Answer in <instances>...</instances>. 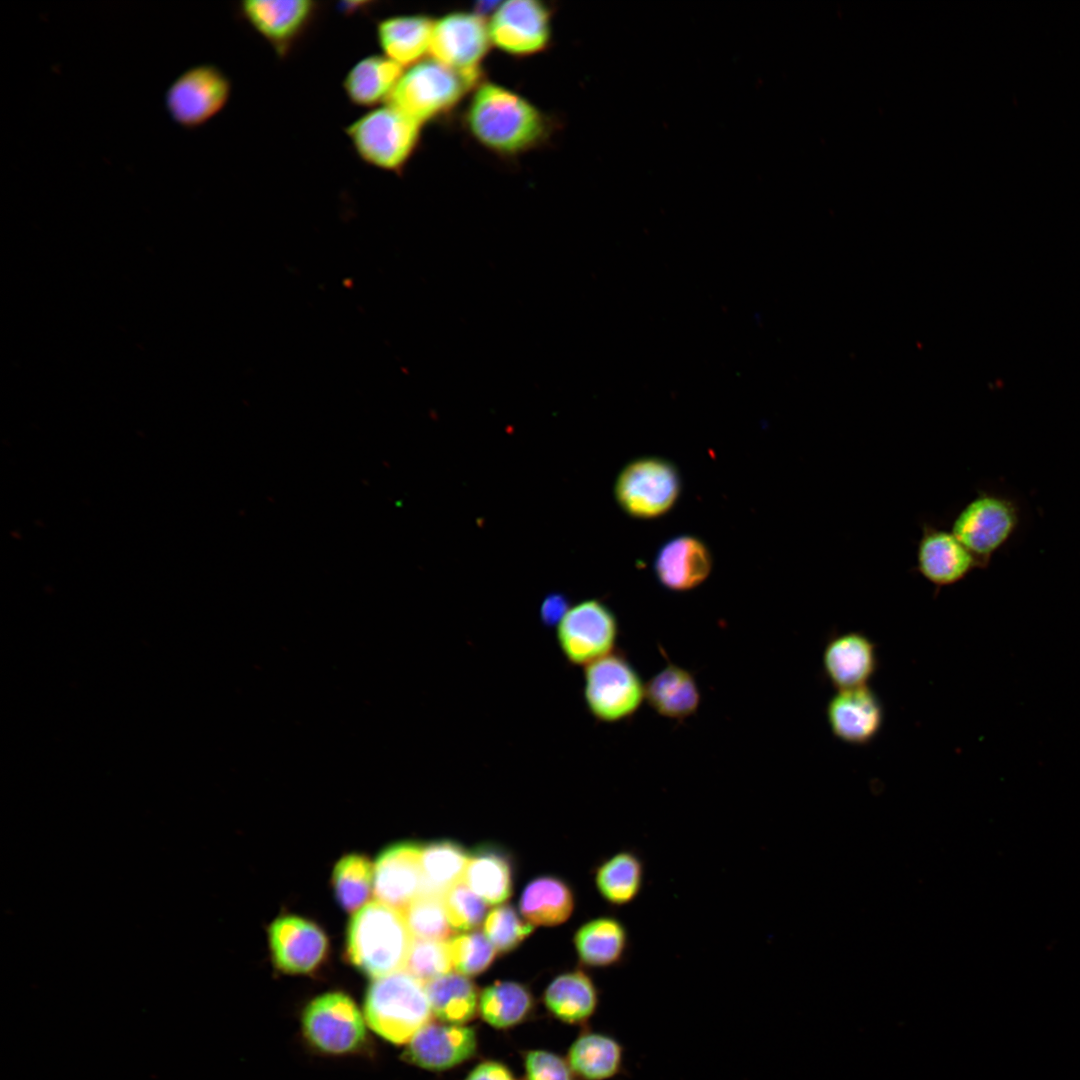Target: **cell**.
<instances>
[{
  "instance_id": "ac0fdd59",
  "label": "cell",
  "mask_w": 1080,
  "mask_h": 1080,
  "mask_svg": "<svg viewBox=\"0 0 1080 1080\" xmlns=\"http://www.w3.org/2000/svg\"><path fill=\"white\" fill-rule=\"evenodd\" d=\"M878 666L877 645L864 632L836 634L824 646L823 673L836 690L868 685Z\"/></svg>"
},
{
  "instance_id": "d590c367",
  "label": "cell",
  "mask_w": 1080,
  "mask_h": 1080,
  "mask_svg": "<svg viewBox=\"0 0 1080 1080\" xmlns=\"http://www.w3.org/2000/svg\"><path fill=\"white\" fill-rule=\"evenodd\" d=\"M452 968L447 942L413 938L404 970L426 983L450 973Z\"/></svg>"
},
{
  "instance_id": "74e56055",
  "label": "cell",
  "mask_w": 1080,
  "mask_h": 1080,
  "mask_svg": "<svg viewBox=\"0 0 1080 1080\" xmlns=\"http://www.w3.org/2000/svg\"><path fill=\"white\" fill-rule=\"evenodd\" d=\"M532 931L533 925L508 904L494 908L484 922L485 935L499 953L514 950Z\"/></svg>"
},
{
  "instance_id": "5bb4252c",
  "label": "cell",
  "mask_w": 1080,
  "mask_h": 1080,
  "mask_svg": "<svg viewBox=\"0 0 1080 1080\" xmlns=\"http://www.w3.org/2000/svg\"><path fill=\"white\" fill-rule=\"evenodd\" d=\"M491 42L513 56L544 50L551 38V11L533 0L502 2L488 24Z\"/></svg>"
},
{
  "instance_id": "8992f818",
  "label": "cell",
  "mask_w": 1080,
  "mask_h": 1080,
  "mask_svg": "<svg viewBox=\"0 0 1080 1080\" xmlns=\"http://www.w3.org/2000/svg\"><path fill=\"white\" fill-rule=\"evenodd\" d=\"M583 699L597 721L617 723L637 712L645 684L627 657L613 651L584 667Z\"/></svg>"
},
{
  "instance_id": "6da1fadb",
  "label": "cell",
  "mask_w": 1080,
  "mask_h": 1080,
  "mask_svg": "<svg viewBox=\"0 0 1080 1080\" xmlns=\"http://www.w3.org/2000/svg\"><path fill=\"white\" fill-rule=\"evenodd\" d=\"M465 123L481 145L507 156L542 144L551 128L550 121L536 106L516 92L492 82L482 83L474 91Z\"/></svg>"
},
{
  "instance_id": "cb8c5ba5",
  "label": "cell",
  "mask_w": 1080,
  "mask_h": 1080,
  "mask_svg": "<svg viewBox=\"0 0 1080 1080\" xmlns=\"http://www.w3.org/2000/svg\"><path fill=\"white\" fill-rule=\"evenodd\" d=\"M645 698L659 715L683 720L695 714L701 694L692 673L669 662L645 684Z\"/></svg>"
},
{
  "instance_id": "8fae6325",
  "label": "cell",
  "mask_w": 1080,
  "mask_h": 1080,
  "mask_svg": "<svg viewBox=\"0 0 1080 1080\" xmlns=\"http://www.w3.org/2000/svg\"><path fill=\"white\" fill-rule=\"evenodd\" d=\"M302 1027L306 1039L318 1050L345 1054L365 1041L364 1019L354 1001L344 993L318 996L305 1008Z\"/></svg>"
},
{
  "instance_id": "5b68a950",
  "label": "cell",
  "mask_w": 1080,
  "mask_h": 1080,
  "mask_svg": "<svg viewBox=\"0 0 1080 1080\" xmlns=\"http://www.w3.org/2000/svg\"><path fill=\"white\" fill-rule=\"evenodd\" d=\"M479 80L434 59L422 60L403 72L387 104L423 124L450 111Z\"/></svg>"
},
{
  "instance_id": "4316f807",
  "label": "cell",
  "mask_w": 1080,
  "mask_h": 1080,
  "mask_svg": "<svg viewBox=\"0 0 1080 1080\" xmlns=\"http://www.w3.org/2000/svg\"><path fill=\"white\" fill-rule=\"evenodd\" d=\"M567 1061L578 1079L609 1080L623 1071L624 1047L609 1034L585 1031L571 1044Z\"/></svg>"
},
{
  "instance_id": "f35d334b",
  "label": "cell",
  "mask_w": 1080,
  "mask_h": 1080,
  "mask_svg": "<svg viewBox=\"0 0 1080 1080\" xmlns=\"http://www.w3.org/2000/svg\"><path fill=\"white\" fill-rule=\"evenodd\" d=\"M442 897L448 920L454 930L468 931L477 928L483 921L487 903L464 881L452 885Z\"/></svg>"
},
{
  "instance_id": "7a4b0ae2",
  "label": "cell",
  "mask_w": 1080,
  "mask_h": 1080,
  "mask_svg": "<svg viewBox=\"0 0 1080 1080\" xmlns=\"http://www.w3.org/2000/svg\"><path fill=\"white\" fill-rule=\"evenodd\" d=\"M412 941L403 912L376 900L352 917L347 955L356 968L375 979L404 969Z\"/></svg>"
},
{
  "instance_id": "4fadbf2b",
  "label": "cell",
  "mask_w": 1080,
  "mask_h": 1080,
  "mask_svg": "<svg viewBox=\"0 0 1080 1080\" xmlns=\"http://www.w3.org/2000/svg\"><path fill=\"white\" fill-rule=\"evenodd\" d=\"M491 43L483 17L457 11L435 20L429 53L456 71L481 77L480 64Z\"/></svg>"
},
{
  "instance_id": "52a82bcc",
  "label": "cell",
  "mask_w": 1080,
  "mask_h": 1080,
  "mask_svg": "<svg viewBox=\"0 0 1080 1080\" xmlns=\"http://www.w3.org/2000/svg\"><path fill=\"white\" fill-rule=\"evenodd\" d=\"M682 481L669 460L640 457L627 463L614 486L617 504L629 516L649 520L669 512L679 499Z\"/></svg>"
},
{
  "instance_id": "3957f363",
  "label": "cell",
  "mask_w": 1080,
  "mask_h": 1080,
  "mask_svg": "<svg viewBox=\"0 0 1080 1080\" xmlns=\"http://www.w3.org/2000/svg\"><path fill=\"white\" fill-rule=\"evenodd\" d=\"M364 1012L370 1028L394 1044L408 1043L432 1016L425 983L404 969L373 980Z\"/></svg>"
},
{
  "instance_id": "44dd1931",
  "label": "cell",
  "mask_w": 1080,
  "mask_h": 1080,
  "mask_svg": "<svg viewBox=\"0 0 1080 1080\" xmlns=\"http://www.w3.org/2000/svg\"><path fill=\"white\" fill-rule=\"evenodd\" d=\"M712 555L698 537L679 535L659 549L654 571L658 581L675 592L692 590L702 584L712 570Z\"/></svg>"
},
{
  "instance_id": "d4e9b609",
  "label": "cell",
  "mask_w": 1080,
  "mask_h": 1080,
  "mask_svg": "<svg viewBox=\"0 0 1080 1080\" xmlns=\"http://www.w3.org/2000/svg\"><path fill=\"white\" fill-rule=\"evenodd\" d=\"M574 944L583 964L608 968L624 961L630 946L624 923L612 916H601L583 924L575 933Z\"/></svg>"
},
{
  "instance_id": "f1b7e54d",
  "label": "cell",
  "mask_w": 1080,
  "mask_h": 1080,
  "mask_svg": "<svg viewBox=\"0 0 1080 1080\" xmlns=\"http://www.w3.org/2000/svg\"><path fill=\"white\" fill-rule=\"evenodd\" d=\"M512 864L499 848L480 846L469 855L464 882L487 904H501L512 893Z\"/></svg>"
},
{
  "instance_id": "30bf717a",
  "label": "cell",
  "mask_w": 1080,
  "mask_h": 1080,
  "mask_svg": "<svg viewBox=\"0 0 1080 1080\" xmlns=\"http://www.w3.org/2000/svg\"><path fill=\"white\" fill-rule=\"evenodd\" d=\"M619 634L614 612L598 599L570 606L555 625V638L565 660L585 667L612 653Z\"/></svg>"
},
{
  "instance_id": "2e32d148",
  "label": "cell",
  "mask_w": 1080,
  "mask_h": 1080,
  "mask_svg": "<svg viewBox=\"0 0 1080 1080\" xmlns=\"http://www.w3.org/2000/svg\"><path fill=\"white\" fill-rule=\"evenodd\" d=\"M477 1046L474 1028L430 1021L408 1042L403 1058L423 1069L442 1072L470 1060Z\"/></svg>"
},
{
  "instance_id": "7402d4cb",
  "label": "cell",
  "mask_w": 1080,
  "mask_h": 1080,
  "mask_svg": "<svg viewBox=\"0 0 1080 1080\" xmlns=\"http://www.w3.org/2000/svg\"><path fill=\"white\" fill-rule=\"evenodd\" d=\"M434 22L425 15L392 16L380 20L376 38L383 55L401 67L422 61L429 53Z\"/></svg>"
},
{
  "instance_id": "9c48e42d",
  "label": "cell",
  "mask_w": 1080,
  "mask_h": 1080,
  "mask_svg": "<svg viewBox=\"0 0 1080 1080\" xmlns=\"http://www.w3.org/2000/svg\"><path fill=\"white\" fill-rule=\"evenodd\" d=\"M232 84L227 74L214 64H197L181 72L164 95L166 111L178 126L197 129L217 116L227 105Z\"/></svg>"
},
{
  "instance_id": "836d02e7",
  "label": "cell",
  "mask_w": 1080,
  "mask_h": 1080,
  "mask_svg": "<svg viewBox=\"0 0 1080 1080\" xmlns=\"http://www.w3.org/2000/svg\"><path fill=\"white\" fill-rule=\"evenodd\" d=\"M373 878V868L367 858L358 854L343 857L333 873V886L339 904L348 912L362 908L369 898Z\"/></svg>"
},
{
  "instance_id": "ba28073f",
  "label": "cell",
  "mask_w": 1080,
  "mask_h": 1080,
  "mask_svg": "<svg viewBox=\"0 0 1080 1080\" xmlns=\"http://www.w3.org/2000/svg\"><path fill=\"white\" fill-rule=\"evenodd\" d=\"M1020 520L1016 503L1001 494L981 491L955 516L951 532L985 568L1011 538Z\"/></svg>"
},
{
  "instance_id": "60d3db41",
  "label": "cell",
  "mask_w": 1080,
  "mask_h": 1080,
  "mask_svg": "<svg viewBox=\"0 0 1080 1080\" xmlns=\"http://www.w3.org/2000/svg\"><path fill=\"white\" fill-rule=\"evenodd\" d=\"M464 1080H517L507 1065L496 1060L478 1063Z\"/></svg>"
},
{
  "instance_id": "8d00e7d4",
  "label": "cell",
  "mask_w": 1080,
  "mask_h": 1080,
  "mask_svg": "<svg viewBox=\"0 0 1080 1080\" xmlns=\"http://www.w3.org/2000/svg\"><path fill=\"white\" fill-rule=\"evenodd\" d=\"M453 968L461 975L476 976L489 968L496 949L481 932L463 934L448 942Z\"/></svg>"
},
{
  "instance_id": "603a6c76",
  "label": "cell",
  "mask_w": 1080,
  "mask_h": 1080,
  "mask_svg": "<svg viewBox=\"0 0 1080 1080\" xmlns=\"http://www.w3.org/2000/svg\"><path fill=\"white\" fill-rule=\"evenodd\" d=\"M403 74V67L384 55H369L356 62L343 79L349 102L363 108L387 103Z\"/></svg>"
},
{
  "instance_id": "f546056e",
  "label": "cell",
  "mask_w": 1080,
  "mask_h": 1080,
  "mask_svg": "<svg viewBox=\"0 0 1080 1080\" xmlns=\"http://www.w3.org/2000/svg\"><path fill=\"white\" fill-rule=\"evenodd\" d=\"M574 908L570 887L554 876L532 880L520 899V910L532 925L555 926L566 921Z\"/></svg>"
},
{
  "instance_id": "9a60e30c",
  "label": "cell",
  "mask_w": 1080,
  "mask_h": 1080,
  "mask_svg": "<svg viewBox=\"0 0 1080 1080\" xmlns=\"http://www.w3.org/2000/svg\"><path fill=\"white\" fill-rule=\"evenodd\" d=\"M832 735L852 746H865L879 735L885 718L879 696L868 685L836 690L825 708Z\"/></svg>"
},
{
  "instance_id": "e0dca14e",
  "label": "cell",
  "mask_w": 1080,
  "mask_h": 1080,
  "mask_svg": "<svg viewBox=\"0 0 1080 1080\" xmlns=\"http://www.w3.org/2000/svg\"><path fill=\"white\" fill-rule=\"evenodd\" d=\"M916 550V571L937 591L963 580L978 562L957 537L928 522L922 524Z\"/></svg>"
},
{
  "instance_id": "7c38bea8",
  "label": "cell",
  "mask_w": 1080,
  "mask_h": 1080,
  "mask_svg": "<svg viewBox=\"0 0 1080 1080\" xmlns=\"http://www.w3.org/2000/svg\"><path fill=\"white\" fill-rule=\"evenodd\" d=\"M242 19L280 58H287L315 22L320 4L311 0H245Z\"/></svg>"
},
{
  "instance_id": "b9f144b4",
  "label": "cell",
  "mask_w": 1080,
  "mask_h": 1080,
  "mask_svg": "<svg viewBox=\"0 0 1080 1080\" xmlns=\"http://www.w3.org/2000/svg\"><path fill=\"white\" fill-rule=\"evenodd\" d=\"M570 606L559 594H551L543 601L540 614L545 624L556 625Z\"/></svg>"
},
{
  "instance_id": "1f68e13d",
  "label": "cell",
  "mask_w": 1080,
  "mask_h": 1080,
  "mask_svg": "<svg viewBox=\"0 0 1080 1080\" xmlns=\"http://www.w3.org/2000/svg\"><path fill=\"white\" fill-rule=\"evenodd\" d=\"M534 998L527 986L514 981H497L482 990L478 1012L497 1029H509L528 1019Z\"/></svg>"
},
{
  "instance_id": "7bdbcfd3",
  "label": "cell",
  "mask_w": 1080,
  "mask_h": 1080,
  "mask_svg": "<svg viewBox=\"0 0 1080 1080\" xmlns=\"http://www.w3.org/2000/svg\"><path fill=\"white\" fill-rule=\"evenodd\" d=\"M500 4H501V2H495V1L478 2L476 4V6L474 7V11H475V14H477V15H479L481 17H484L488 13L493 14L496 11V9L499 7Z\"/></svg>"
},
{
  "instance_id": "4dcf8cb0",
  "label": "cell",
  "mask_w": 1080,
  "mask_h": 1080,
  "mask_svg": "<svg viewBox=\"0 0 1080 1080\" xmlns=\"http://www.w3.org/2000/svg\"><path fill=\"white\" fill-rule=\"evenodd\" d=\"M425 987L432 1014L440 1022L464 1025L476 1016L480 994L466 976L448 973L426 982Z\"/></svg>"
},
{
  "instance_id": "83f0119b",
  "label": "cell",
  "mask_w": 1080,
  "mask_h": 1080,
  "mask_svg": "<svg viewBox=\"0 0 1080 1080\" xmlns=\"http://www.w3.org/2000/svg\"><path fill=\"white\" fill-rule=\"evenodd\" d=\"M594 879L600 896L607 903L613 906L631 904L644 887V860L634 849H623L596 868Z\"/></svg>"
},
{
  "instance_id": "e575fe53",
  "label": "cell",
  "mask_w": 1080,
  "mask_h": 1080,
  "mask_svg": "<svg viewBox=\"0 0 1080 1080\" xmlns=\"http://www.w3.org/2000/svg\"><path fill=\"white\" fill-rule=\"evenodd\" d=\"M402 912L416 939L445 941L454 932L442 896L420 894Z\"/></svg>"
},
{
  "instance_id": "d6986e66",
  "label": "cell",
  "mask_w": 1080,
  "mask_h": 1080,
  "mask_svg": "<svg viewBox=\"0 0 1080 1080\" xmlns=\"http://www.w3.org/2000/svg\"><path fill=\"white\" fill-rule=\"evenodd\" d=\"M269 942L275 965L290 974L313 971L325 958L328 946L318 926L297 916L275 920L269 929Z\"/></svg>"
},
{
  "instance_id": "277c9868",
  "label": "cell",
  "mask_w": 1080,
  "mask_h": 1080,
  "mask_svg": "<svg viewBox=\"0 0 1080 1080\" xmlns=\"http://www.w3.org/2000/svg\"><path fill=\"white\" fill-rule=\"evenodd\" d=\"M422 124L385 104L370 109L345 128L360 160L374 168L400 174L415 153Z\"/></svg>"
},
{
  "instance_id": "d6a6232c",
  "label": "cell",
  "mask_w": 1080,
  "mask_h": 1080,
  "mask_svg": "<svg viewBox=\"0 0 1080 1080\" xmlns=\"http://www.w3.org/2000/svg\"><path fill=\"white\" fill-rule=\"evenodd\" d=\"M469 855L457 842L440 840L421 847V894L443 896L464 876Z\"/></svg>"
},
{
  "instance_id": "484cf974",
  "label": "cell",
  "mask_w": 1080,
  "mask_h": 1080,
  "mask_svg": "<svg viewBox=\"0 0 1080 1080\" xmlns=\"http://www.w3.org/2000/svg\"><path fill=\"white\" fill-rule=\"evenodd\" d=\"M543 1000L552 1016L564 1023L579 1025L595 1014L599 992L588 974L573 970L554 978L547 986Z\"/></svg>"
},
{
  "instance_id": "ffe728a7",
  "label": "cell",
  "mask_w": 1080,
  "mask_h": 1080,
  "mask_svg": "<svg viewBox=\"0 0 1080 1080\" xmlns=\"http://www.w3.org/2000/svg\"><path fill=\"white\" fill-rule=\"evenodd\" d=\"M421 846L400 842L383 850L375 863L373 888L377 900L403 911L422 891Z\"/></svg>"
},
{
  "instance_id": "ab89813d",
  "label": "cell",
  "mask_w": 1080,
  "mask_h": 1080,
  "mask_svg": "<svg viewBox=\"0 0 1080 1080\" xmlns=\"http://www.w3.org/2000/svg\"><path fill=\"white\" fill-rule=\"evenodd\" d=\"M525 1080H577L568 1061L546 1050H529L523 1055Z\"/></svg>"
}]
</instances>
